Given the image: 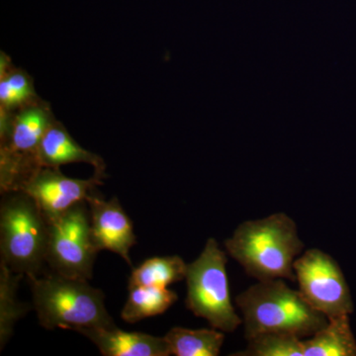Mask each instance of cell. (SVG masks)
Wrapping results in <instances>:
<instances>
[{"label": "cell", "instance_id": "1", "mask_svg": "<svg viewBox=\"0 0 356 356\" xmlns=\"http://www.w3.org/2000/svg\"><path fill=\"white\" fill-rule=\"evenodd\" d=\"M225 248L257 281H296L294 262L304 248L296 222L280 212L238 225Z\"/></svg>", "mask_w": 356, "mask_h": 356}, {"label": "cell", "instance_id": "2", "mask_svg": "<svg viewBox=\"0 0 356 356\" xmlns=\"http://www.w3.org/2000/svg\"><path fill=\"white\" fill-rule=\"evenodd\" d=\"M243 313L245 339L266 332H285L308 339L329 323L324 314L309 305L299 290L284 280L259 281L236 298Z\"/></svg>", "mask_w": 356, "mask_h": 356}, {"label": "cell", "instance_id": "3", "mask_svg": "<svg viewBox=\"0 0 356 356\" xmlns=\"http://www.w3.org/2000/svg\"><path fill=\"white\" fill-rule=\"evenodd\" d=\"M33 303L40 325L47 330L57 327L79 332L84 329L116 327L104 305L102 290L88 280L57 273L38 277L27 275Z\"/></svg>", "mask_w": 356, "mask_h": 356}, {"label": "cell", "instance_id": "4", "mask_svg": "<svg viewBox=\"0 0 356 356\" xmlns=\"http://www.w3.org/2000/svg\"><path fill=\"white\" fill-rule=\"evenodd\" d=\"M6 194L0 208L1 261L14 273L37 275L46 262L49 222L23 192Z\"/></svg>", "mask_w": 356, "mask_h": 356}, {"label": "cell", "instance_id": "5", "mask_svg": "<svg viewBox=\"0 0 356 356\" xmlns=\"http://www.w3.org/2000/svg\"><path fill=\"white\" fill-rule=\"evenodd\" d=\"M56 121L49 103L41 98L0 116V187L2 193L15 191L35 168L37 153L49 127Z\"/></svg>", "mask_w": 356, "mask_h": 356}, {"label": "cell", "instance_id": "6", "mask_svg": "<svg viewBox=\"0 0 356 356\" xmlns=\"http://www.w3.org/2000/svg\"><path fill=\"white\" fill-rule=\"evenodd\" d=\"M227 262L226 252L215 238H209L197 259L187 264L185 305L214 329L232 332L243 320L232 303Z\"/></svg>", "mask_w": 356, "mask_h": 356}, {"label": "cell", "instance_id": "7", "mask_svg": "<svg viewBox=\"0 0 356 356\" xmlns=\"http://www.w3.org/2000/svg\"><path fill=\"white\" fill-rule=\"evenodd\" d=\"M97 250L90 229L86 201L49 222L46 262L54 273L67 277L89 280Z\"/></svg>", "mask_w": 356, "mask_h": 356}, {"label": "cell", "instance_id": "8", "mask_svg": "<svg viewBox=\"0 0 356 356\" xmlns=\"http://www.w3.org/2000/svg\"><path fill=\"white\" fill-rule=\"evenodd\" d=\"M294 270L302 297L329 320L355 310L343 270L327 252L318 248L306 250L295 261Z\"/></svg>", "mask_w": 356, "mask_h": 356}, {"label": "cell", "instance_id": "9", "mask_svg": "<svg viewBox=\"0 0 356 356\" xmlns=\"http://www.w3.org/2000/svg\"><path fill=\"white\" fill-rule=\"evenodd\" d=\"M102 177L93 175L89 179L65 177L60 168L39 166L18 185L20 191L31 197L50 222L65 214L76 204L84 202L97 193Z\"/></svg>", "mask_w": 356, "mask_h": 356}, {"label": "cell", "instance_id": "10", "mask_svg": "<svg viewBox=\"0 0 356 356\" xmlns=\"http://www.w3.org/2000/svg\"><path fill=\"white\" fill-rule=\"evenodd\" d=\"M90 229L97 252L110 250L132 266L130 250L137 243L133 222L116 197L105 201L95 193L88 201Z\"/></svg>", "mask_w": 356, "mask_h": 356}, {"label": "cell", "instance_id": "11", "mask_svg": "<svg viewBox=\"0 0 356 356\" xmlns=\"http://www.w3.org/2000/svg\"><path fill=\"white\" fill-rule=\"evenodd\" d=\"M37 161L40 166L53 168L70 163H88L95 168V175L106 177V165L102 156L83 149L58 120L44 134L37 153Z\"/></svg>", "mask_w": 356, "mask_h": 356}, {"label": "cell", "instance_id": "12", "mask_svg": "<svg viewBox=\"0 0 356 356\" xmlns=\"http://www.w3.org/2000/svg\"><path fill=\"white\" fill-rule=\"evenodd\" d=\"M90 339L105 356H168L165 337L144 332H128L113 327L84 329L79 332Z\"/></svg>", "mask_w": 356, "mask_h": 356}, {"label": "cell", "instance_id": "13", "mask_svg": "<svg viewBox=\"0 0 356 356\" xmlns=\"http://www.w3.org/2000/svg\"><path fill=\"white\" fill-rule=\"evenodd\" d=\"M304 356H356L350 315L330 318L325 327L303 339Z\"/></svg>", "mask_w": 356, "mask_h": 356}, {"label": "cell", "instance_id": "14", "mask_svg": "<svg viewBox=\"0 0 356 356\" xmlns=\"http://www.w3.org/2000/svg\"><path fill=\"white\" fill-rule=\"evenodd\" d=\"M33 79L24 70L13 67L9 57L1 53L0 62V116L38 99Z\"/></svg>", "mask_w": 356, "mask_h": 356}, {"label": "cell", "instance_id": "15", "mask_svg": "<svg viewBox=\"0 0 356 356\" xmlns=\"http://www.w3.org/2000/svg\"><path fill=\"white\" fill-rule=\"evenodd\" d=\"M165 339L170 353L177 356H217L225 341L224 332L214 329L172 327Z\"/></svg>", "mask_w": 356, "mask_h": 356}, {"label": "cell", "instance_id": "16", "mask_svg": "<svg viewBox=\"0 0 356 356\" xmlns=\"http://www.w3.org/2000/svg\"><path fill=\"white\" fill-rule=\"evenodd\" d=\"M177 295L168 288L137 286L129 288V296L122 309L125 322H139L144 318L161 315L177 302Z\"/></svg>", "mask_w": 356, "mask_h": 356}, {"label": "cell", "instance_id": "17", "mask_svg": "<svg viewBox=\"0 0 356 356\" xmlns=\"http://www.w3.org/2000/svg\"><path fill=\"white\" fill-rule=\"evenodd\" d=\"M187 264L178 255L152 257L134 268L129 278V288L153 286L168 288V285L185 280Z\"/></svg>", "mask_w": 356, "mask_h": 356}, {"label": "cell", "instance_id": "18", "mask_svg": "<svg viewBox=\"0 0 356 356\" xmlns=\"http://www.w3.org/2000/svg\"><path fill=\"white\" fill-rule=\"evenodd\" d=\"M22 273L11 270L4 262L0 266V346L1 350L13 334L14 325L29 311L16 297Z\"/></svg>", "mask_w": 356, "mask_h": 356}, {"label": "cell", "instance_id": "19", "mask_svg": "<svg viewBox=\"0 0 356 356\" xmlns=\"http://www.w3.org/2000/svg\"><path fill=\"white\" fill-rule=\"evenodd\" d=\"M245 350L232 355L304 356L303 339L285 332H266L248 339Z\"/></svg>", "mask_w": 356, "mask_h": 356}]
</instances>
